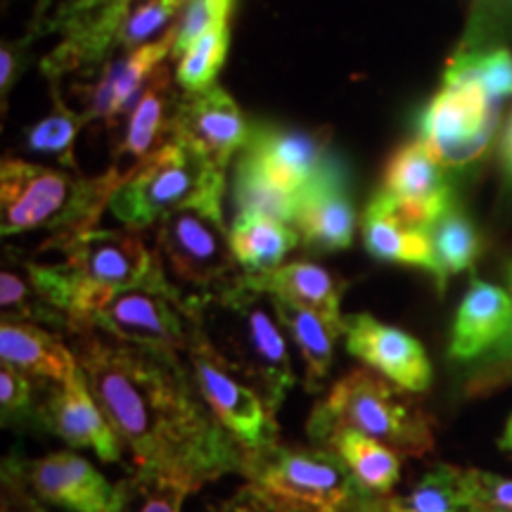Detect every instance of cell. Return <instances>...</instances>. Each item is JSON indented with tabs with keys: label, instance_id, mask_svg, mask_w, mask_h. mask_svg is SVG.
I'll return each instance as SVG.
<instances>
[{
	"label": "cell",
	"instance_id": "cell-42",
	"mask_svg": "<svg viewBox=\"0 0 512 512\" xmlns=\"http://www.w3.org/2000/svg\"><path fill=\"white\" fill-rule=\"evenodd\" d=\"M209 512H275L264 498H261L252 486L245 484L240 491H235V496L226 498L219 505H211Z\"/></svg>",
	"mask_w": 512,
	"mask_h": 512
},
{
	"label": "cell",
	"instance_id": "cell-2",
	"mask_svg": "<svg viewBox=\"0 0 512 512\" xmlns=\"http://www.w3.org/2000/svg\"><path fill=\"white\" fill-rule=\"evenodd\" d=\"M53 249L64 256L62 264L24 261V266L41 297L67 320L64 337L86 328L117 292L171 285L162 256L138 230L93 228Z\"/></svg>",
	"mask_w": 512,
	"mask_h": 512
},
{
	"label": "cell",
	"instance_id": "cell-36",
	"mask_svg": "<svg viewBox=\"0 0 512 512\" xmlns=\"http://www.w3.org/2000/svg\"><path fill=\"white\" fill-rule=\"evenodd\" d=\"M188 5V0H145L128 12L124 27L119 31L117 48L136 50L152 43L159 31H171V22Z\"/></svg>",
	"mask_w": 512,
	"mask_h": 512
},
{
	"label": "cell",
	"instance_id": "cell-15",
	"mask_svg": "<svg viewBox=\"0 0 512 512\" xmlns=\"http://www.w3.org/2000/svg\"><path fill=\"white\" fill-rule=\"evenodd\" d=\"M17 465L43 503L72 512H117L119 508V484L107 482L91 460L74 451H55L36 460L17 456Z\"/></svg>",
	"mask_w": 512,
	"mask_h": 512
},
{
	"label": "cell",
	"instance_id": "cell-12",
	"mask_svg": "<svg viewBox=\"0 0 512 512\" xmlns=\"http://www.w3.org/2000/svg\"><path fill=\"white\" fill-rule=\"evenodd\" d=\"M34 427L55 434L72 448H91L105 463L121 460L124 444L88 387L81 366L64 382L43 384Z\"/></svg>",
	"mask_w": 512,
	"mask_h": 512
},
{
	"label": "cell",
	"instance_id": "cell-4",
	"mask_svg": "<svg viewBox=\"0 0 512 512\" xmlns=\"http://www.w3.org/2000/svg\"><path fill=\"white\" fill-rule=\"evenodd\" d=\"M124 181L126 174L117 166L105 176L83 178L79 171L5 159L0 169V230L5 238L48 230L43 249H53L98 228L102 211Z\"/></svg>",
	"mask_w": 512,
	"mask_h": 512
},
{
	"label": "cell",
	"instance_id": "cell-5",
	"mask_svg": "<svg viewBox=\"0 0 512 512\" xmlns=\"http://www.w3.org/2000/svg\"><path fill=\"white\" fill-rule=\"evenodd\" d=\"M238 475L275 512H387V498L368 491L325 446L242 448Z\"/></svg>",
	"mask_w": 512,
	"mask_h": 512
},
{
	"label": "cell",
	"instance_id": "cell-13",
	"mask_svg": "<svg viewBox=\"0 0 512 512\" xmlns=\"http://www.w3.org/2000/svg\"><path fill=\"white\" fill-rule=\"evenodd\" d=\"M240 162L252 166L268 183L299 197L335 164L325 133L292 131L278 126H252Z\"/></svg>",
	"mask_w": 512,
	"mask_h": 512
},
{
	"label": "cell",
	"instance_id": "cell-14",
	"mask_svg": "<svg viewBox=\"0 0 512 512\" xmlns=\"http://www.w3.org/2000/svg\"><path fill=\"white\" fill-rule=\"evenodd\" d=\"M344 347L363 366L399 384L406 392H425L432 384V363L411 332L382 323L370 313L344 318Z\"/></svg>",
	"mask_w": 512,
	"mask_h": 512
},
{
	"label": "cell",
	"instance_id": "cell-31",
	"mask_svg": "<svg viewBox=\"0 0 512 512\" xmlns=\"http://www.w3.org/2000/svg\"><path fill=\"white\" fill-rule=\"evenodd\" d=\"M230 46V24L209 29L178 57L176 83L185 93H200L211 88L226 62Z\"/></svg>",
	"mask_w": 512,
	"mask_h": 512
},
{
	"label": "cell",
	"instance_id": "cell-40",
	"mask_svg": "<svg viewBox=\"0 0 512 512\" xmlns=\"http://www.w3.org/2000/svg\"><path fill=\"white\" fill-rule=\"evenodd\" d=\"M0 512H53L48 510V503H43L27 479L22 477L17 465V456H8L3 460V477H0Z\"/></svg>",
	"mask_w": 512,
	"mask_h": 512
},
{
	"label": "cell",
	"instance_id": "cell-26",
	"mask_svg": "<svg viewBox=\"0 0 512 512\" xmlns=\"http://www.w3.org/2000/svg\"><path fill=\"white\" fill-rule=\"evenodd\" d=\"M302 242L297 228L264 214H238L230 228V247L242 271L268 273L283 266V259Z\"/></svg>",
	"mask_w": 512,
	"mask_h": 512
},
{
	"label": "cell",
	"instance_id": "cell-27",
	"mask_svg": "<svg viewBox=\"0 0 512 512\" xmlns=\"http://www.w3.org/2000/svg\"><path fill=\"white\" fill-rule=\"evenodd\" d=\"M320 446L330 448L342 463L354 472V477L373 491L375 496H394L396 484L401 482V453L366 434L354 430H339L330 434Z\"/></svg>",
	"mask_w": 512,
	"mask_h": 512
},
{
	"label": "cell",
	"instance_id": "cell-17",
	"mask_svg": "<svg viewBox=\"0 0 512 512\" xmlns=\"http://www.w3.org/2000/svg\"><path fill=\"white\" fill-rule=\"evenodd\" d=\"M441 169L444 166L430 155V150L420 140L403 145L389 159L387 171H384L382 197L403 221L430 230L453 204L451 188Z\"/></svg>",
	"mask_w": 512,
	"mask_h": 512
},
{
	"label": "cell",
	"instance_id": "cell-28",
	"mask_svg": "<svg viewBox=\"0 0 512 512\" xmlns=\"http://www.w3.org/2000/svg\"><path fill=\"white\" fill-rule=\"evenodd\" d=\"M387 512H479L470 472L456 465H434L406 494L387 498Z\"/></svg>",
	"mask_w": 512,
	"mask_h": 512
},
{
	"label": "cell",
	"instance_id": "cell-35",
	"mask_svg": "<svg viewBox=\"0 0 512 512\" xmlns=\"http://www.w3.org/2000/svg\"><path fill=\"white\" fill-rule=\"evenodd\" d=\"M448 67L472 76L498 102L512 98V55L508 50L498 48L482 50V53H458L448 62Z\"/></svg>",
	"mask_w": 512,
	"mask_h": 512
},
{
	"label": "cell",
	"instance_id": "cell-45",
	"mask_svg": "<svg viewBox=\"0 0 512 512\" xmlns=\"http://www.w3.org/2000/svg\"><path fill=\"white\" fill-rule=\"evenodd\" d=\"M510 275H512V273H510Z\"/></svg>",
	"mask_w": 512,
	"mask_h": 512
},
{
	"label": "cell",
	"instance_id": "cell-21",
	"mask_svg": "<svg viewBox=\"0 0 512 512\" xmlns=\"http://www.w3.org/2000/svg\"><path fill=\"white\" fill-rule=\"evenodd\" d=\"M512 330V297L503 287L472 280L458 306L448 354L456 361H475L494 349Z\"/></svg>",
	"mask_w": 512,
	"mask_h": 512
},
{
	"label": "cell",
	"instance_id": "cell-9",
	"mask_svg": "<svg viewBox=\"0 0 512 512\" xmlns=\"http://www.w3.org/2000/svg\"><path fill=\"white\" fill-rule=\"evenodd\" d=\"M501 102L482 83L446 67L444 83L420 117V143L444 169L477 162L489 150Z\"/></svg>",
	"mask_w": 512,
	"mask_h": 512
},
{
	"label": "cell",
	"instance_id": "cell-22",
	"mask_svg": "<svg viewBox=\"0 0 512 512\" xmlns=\"http://www.w3.org/2000/svg\"><path fill=\"white\" fill-rule=\"evenodd\" d=\"M242 280L256 292L323 313L332 323H344L339 306H342L347 283L328 268L311 264V261H290V264L273 268L268 273H242Z\"/></svg>",
	"mask_w": 512,
	"mask_h": 512
},
{
	"label": "cell",
	"instance_id": "cell-39",
	"mask_svg": "<svg viewBox=\"0 0 512 512\" xmlns=\"http://www.w3.org/2000/svg\"><path fill=\"white\" fill-rule=\"evenodd\" d=\"M133 0H62V5L50 17L48 29L60 34L62 29L83 22H98V19H119L126 22Z\"/></svg>",
	"mask_w": 512,
	"mask_h": 512
},
{
	"label": "cell",
	"instance_id": "cell-37",
	"mask_svg": "<svg viewBox=\"0 0 512 512\" xmlns=\"http://www.w3.org/2000/svg\"><path fill=\"white\" fill-rule=\"evenodd\" d=\"M235 0H188L183 8V15L174 24L176 29V43L171 57H181L192 43L209 29L223 27L230 24V15H233Z\"/></svg>",
	"mask_w": 512,
	"mask_h": 512
},
{
	"label": "cell",
	"instance_id": "cell-25",
	"mask_svg": "<svg viewBox=\"0 0 512 512\" xmlns=\"http://www.w3.org/2000/svg\"><path fill=\"white\" fill-rule=\"evenodd\" d=\"M271 304L280 323H283L287 337L292 339L304 361L306 392H318L332 368L337 339L344 337V323H332L323 313L304 309V306L278 297H271Z\"/></svg>",
	"mask_w": 512,
	"mask_h": 512
},
{
	"label": "cell",
	"instance_id": "cell-29",
	"mask_svg": "<svg viewBox=\"0 0 512 512\" xmlns=\"http://www.w3.org/2000/svg\"><path fill=\"white\" fill-rule=\"evenodd\" d=\"M434 256H437V287L444 290L448 278L475 266L482 252V235L470 216L456 204L444 211V216L430 228Z\"/></svg>",
	"mask_w": 512,
	"mask_h": 512
},
{
	"label": "cell",
	"instance_id": "cell-34",
	"mask_svg": "<svg viewBox=\"0 0 512 512\" xmlns=\"http://www.w3.org/2000/svg\"><path fill=\"white\" fill-rule=\"evenodd\" d=\"M233 192L240 214H264L285 223H294L299 202H302L290 192L275 188L273 183H268L264 176L256 174L252 166L240 162V159L238 169H235Z\"/></svg>",
	"mask_w": 512,
	"mask_h": 512
},
{
	"label": "cell",
	"instance_id": "cell-18",
	"mask_svg": "<svg viewBox=\"0 0 512 512\" xmlns=\"http://www.w3.org/2000/svg\"><path fill=\"white\" fill-rule=\"evenodd\" d=\"M252 126L221 86L200 93H185L178 102L174 136L183 138L219 169L226 171L235 152L247 145Z\"/></svg>",
	"mask_w": 512,
	"mask_h": 512
},
{
	"label": "cell",
	"instance_id": "cell-6",
	"mask_svg": "<svg viewBox=\"0 0 512 512\" xmlns=\"http://www.w3.org/2000/svg\"><path fill=\"white\" fill-rule=\"evenodd\" d=\"M411 394L373 368H354L313 406L306 432L320 446L330 434L354 430L392 446L401 456L422 458L434 451L432 418Z\"/></svg>",
	"mask_w": 512,
	"mask_h": 512
},
{
	"label": "cell",
	"instance_id": "cell-11",
	"mask_svg": "<svg viewBox=\"0 0 512 512\" xmlns=\"http://www.w3.org/2000/svg\"><path fill=\"white\" fill-rule=\"evenodd\" d=\"M185 363H188L192 380H195L211 413L219 418L230 437L242 448H261L278 441L280 427L275 413L256 389L240 380L221 361V356L211 347L209 337L204 335L200 318H197L190 347L185 351Z\"/></svg>",
	"mask_w": 512,
	"mask_h": 512
},
{
	"label": "cell",
	"instance_id": "cell-16",
	"mask_svg": "<svg viewBox=\"0 0 512 512\" xmlns=\"http://www.w3.org/2000/svg\"><path fill=\"white\" fill-rule=\"evenodd\" d=\"M176 29L166 31L159 41L147 43L136 50H128L119 60L107 62L102 74L88 86H76V95L83 102L81 117L88 121H107V126L117 128L126 114L133 112L140 95L152 81V76L162 67L166 57L174 53Z\"/></svg>",
	"mask_w": 512,
	"mask_h": 512
},
{
	"label": "cell",
	"instance_id": "cell-30",
	"mask_svg": "<svg viewBox=\"0 0 512 512\" xmlns=\"http://www.w3.org/2000/svg\"><path fill=\"white\" fill-rule=\"evenodd\" d=\"M0 309L10 323H46L60 335L67 332V320L41 297L24 264H5L0 271Z\"/></svg>",
	"mask_w": 512,
	"mask_h": 512
},
{
	"label": "cell",
	"instance_id": "cell-1",
	"mask_svg": "<svg viewBox=\"0 0 512 512\" xmlns=\"http://www.w3.org/2000/svg\"><path fill=\"white\" fill-rule=\"evenodd\" d=\"M67 337L136 470L190 494L240 470L242 446L211 413L183 356L131 347L91 328Z\"/></svg>",
	"mask_w": 512,
	"mask_h": 512
},
{
	"label": "cell",
	"instance_id": "cell-8",
	"mask_svg": "<svg viewBox=\"0 0 512 512\" xmlns=\"http://www.w3.org/2000/svg\"><path fill=\"white\" fill-rule=\"evenodd\" d=\"M98 330L117 342L183 356L197 328V294L176 283L117 292L93 313L83 330Z\"/></svg>",
	"mask_w": 512,
	"mask_h": 512
},
{
	"label": "cell",
	"instance_id": "cell-43",
	"mask_svg": "<svg viewBox=\"0 0 512 512\" xmlns=\"http://www.w3.org/2000/svg\"><path fill=\"white\" fill-rule=\"evenodd\" d=\"M15 60V50L3 46V50H0V91H3V98L8 95L12 76H15Z\"/></svg>",
	"mask_w": 512,
	"mask_h": 512
},
{
	"label": "cell",
	"instance_id": "cell-20",
	"mask_svg": "<svg viewBox=\"0 0 512 512\" xmlns=\"http://www.w3.org/2000/svg\"><path fill=\"white\" fill-rule=\"evenodd\" d=\"M178 102H181V98L174 91L171 72L162 64L152 76V81L147 83L133 112L128 114L126 133L117 150H114V159H117L114 166L124 162V171L128 174L140 162H145L147 157L155 155L159 147L169 143L174 138Z\"/></svg>",
	"mask_w": 512,
	"mask_h": 512
},
{
	"label": "cell",
	"instance_id": "cell-10",
	"mask_svg": "<svg viewBox=\"0 0 512 512\" xmlns=\"http://www.w3.org/2000/svg\"><path fill=\"white\" fill-rule=\"evenodd\" d=\"M157 226V252L176 285L211 294L238 278V259L221 209L185 207L164 216Z\"/></svg>",
	"mask_w": 512,
	"mask_h": 512
},
{
	"label": "cell",
	"instance_id": "cell-44",
	"mask_svg": "<svg viewBox=\"0 0 512 512\" xmlns=\"http://www.w3.org/2000/svg\"><path fill=\"white\" fill-rule=\"evenodd\" d=\"M498 446H501L503 451L512 453V415H510L508 425H505V430H503V437H501V441H498Z\"/></svg>",
	"mask_w": 512,
	"mask_h": 512
},
{
	"label": "cell",
	"instance_id": "cell-38",
	"mask_svg": "<svg viewBox=\"0 0 512 512\" xmlns=\"http://www.w3.org/2000/svg\"><path fill=\"white\" fill-rule=\"evenodd\" d=\"M43 384L46 382H38L15 368H0V413L5 427L15 422H34Z\"/></svg>",
	"mask_w": 512,
	"mask_h": 512
},
{
	"label": "cell",
	"instance_id": "cell-41",
	"mask_svg": "<svg viewBox=\"0 0 512 512\" xmlns=\"http://www.w3.org/2000/svg\"><path fill=\"white\" fill-rule=\"evenodd\" d=\"M467 472L479 512H512V479L484 470Z\"/></svg>",
	"mask_w": 512,
	"mask_h": 512
},
{
	"label": "cell",
	"instance_id": "cell-24",
	"mask_svg": "<svg viewBox=\"0 0 512 512\" xmlns=\"http://www.w3.org/2000/svg\"><path fill=\"white\" fill-rule=\"evenodd\" d=\"M361 228L363 245H366L370 256L380 261H392V264L422 268L437 278V256H434L430 230L403 221L389 207L382 192H377L370 200Z\"/></svg>",
	"mask_w": 512,
	"mask_h": 512
},
{
	"label": "cell",
	"instance_id": "cell-33",
	"mask_svg": "<svg viewBox=\"0 0 512 512\" xmlns=\"http://www.w3.org/2000/svg\"><path fill=\"white\" fill-rule=\"evenodd\" d=\"M119 508L117 512H183L190 491L171 479L147 475L133 467L119 479Z\"/></svg>",
	"mask_w": 512,
	"mask_h": 512
},
{
	"label": "cell",
	"instance_id": "cell-32",
	"mask_svg": "<svg viewBox=\"0 0 512 512\" xmlns=\"http://www.w3.org/2000/svg\"><path fill=\"white\" fill-rule=\"evenodd\" d=\"M83 124L86 119L69 110L57 95V86H53V112L29 128L27 147L36 155H48L72 171H79L74 159V140Z\"/></svg>",
	"mask_w": 512,
	"mask_h": 512
},
{
	"label": "cell",
	"instance_id": "cell-7",
	"mask_svg": "<svg viewBox=\"0 0 512 512\" xmlns=\"http://www.w3.org/2000/svg\"><path fill=\"white\" fill-rule=\"evenodd\" d=\"M226 171L183 138H171L126 174L110 211L131 230L150 228L185 207L221 209Z\"/></svg>",
	"mask_w": 512,
	"mask_h": 512
},
{
	"label": "cell",
	"instance_id": "cell-19",
	"mask_svg": "<svg viewBox=\"0 0 512 512\" xmlns=\"http://www.w3.org/2000/svg\"><path fill=\"white\" fill-rule=\"evenodd\" d=\"M294 228L304 245L316 252H342L351 247L356 214L349 200L347 176L337 162L302 195Z\"/></svg>",
	"mask_w": 512,
	"mask_h": 512
},
{
	"label": "cell",
	"instance_id": "cell-23",
	"mask_svg": "<svg viewBox=\"0 0 512 512\" xmlns=\"http://www.w3.org/2000/svg\"><path fill=\"white\" fill-rule=\"evenodd\" d=\"M62 337L60 332H50L36 323L3 320L0 361L38 382H64L79 368V361Z\"/></svg>",
	"mask_w": 512,
	"mask_h": 512
},
{
	"label": "cell",
	"instance_id": "cell-3",
	"mask_svg": "<svg viewBox=\"0 0 512 512\" xmlns=\"http://www.w3.org/2000/svg\"><path fill=\"white\" fill-rule=\"evenodd\" d=\"M264 302L238 275L219 292L197 294V318L221 361L278 413L297 375L283 323Z\"/></svg>",
	"mask_w": 512,
	"mask_h": 512
}]
</instances>
